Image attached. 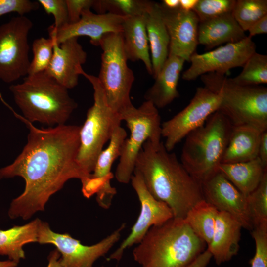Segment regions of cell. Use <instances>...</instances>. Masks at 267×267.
<instances>
[{
	"mask_svg": "<svg viewBox=\"0 0 267 267\" xmlns=\"http://www.w3.org/2000/svg\"><path fill=\"white\" fill-rule=\"evenodd\" d=\"M12 111L29 128L28 141L13 162L0 169V180L15 177L24 179V190L12 201L8 215L12 219L27 220L44 211L49 198L68 180L78 178L82 184L89 177L77 161L81 126L38 128Z\"/></svg>",
	"mask_w": 267,
	"mask_h": 267,
	"instance_id": "obj_1",
	"label": "cell"
},
{
	"mask_svg": "<svg viewBox=\"0 0 267 267\" xmlns=\"http://www.w3.org/2000/svg\"><path fill=\"white\" fill-rule=\"evenodd\" d=\"M135 170L157 200L171 209L173 218L184 219L188 211L204 200L201 183L191 176L164 142L154 146L147 140L137 157Z\"/></svg>",
	"mask_w": 267,
	"mask_h": 267,
	"instance_id": "obj_2",
	"label": "cell"
},
{
	"mask_svg": "<svg viewBox=\"0 0 267 267\" xmlns=\"http://www.w3.org/2000/svg\"><path fill=\"white\" fill-rule=\"evenodd\" d=\"M207 244L183 219L151 227L133 254L142 267H187Z\"/></svg>",
	"mask_w": 267,
	"mask_h": 267,
	"instance_id": "obj_3",
	"label": "cell"
},
{
	"mask_svg": "<svg viewBox=\"0 0 267 267\" xmlns=\"http://www.w3.org/2000/svg\"><path fill=\"white\" fill-rule=\"evenodd\" d=\"M9 90L23 117L32 123L64 125L78 106L68 89L45 71L28 75Z\"/></svg>",
	"mask_w": 267,
	"mask_h": 267,
	"instance_id": "obj_4",
	"label": "cell"
},
{
	"mask_svg": "<svg viewBox=\"0 0 267 267\" xmlns=\"http://www.w3.org/2000/svg\"><path fill=\"white\" fill-rule=\"evenodd\" d=\"M232 125L220 111L185 138L180 162L201 183L219 171Z\"/></svg>",
	"mask_w": 267,
	"mask_h": 267,
	"instance_id": "obj_5",
	"label": "cell"
},
{
	"mask_svg": "<svg viewBox=\"0 0 267 267\" xmlns=\"http://www.w3.org/2000/svg\"><path fill=\"white\" fill-rule=\"evenodd\" d=\"M204 87L221 96L218 110L232 126L249 125L267 130V88L243 86L225 75L209 73L200 76Z\"/></svg>",
	"mask_w": 267,
	"mask_h": 267,
	"instance_id": "obj_6",
	"label": "cell"
},
{
	"mask_svg": "<svg viewBox=\"0 0 267 267\" xmlns=\"http://www.w3.org/2000/svg\"><path fill=\"white\" fill-rule=\"evenodd\" d=\"M80 73L89 81L93 89V104L88 109L86 120L81 126L77 158L80 168L89 177L104 145L122 121L120 114L109 106L97 77L86 73L83 69Z\"/></svg>",
	"mask_w": 267,
	"mask_h": 267,
	"instance_id": "obj_7",
	"label": "cell"
},
{
	"mask_svg": "<svg viewBox=\"0 0 267 267\" xmlns=\"http://www.w3.org/2000/svg\"><path fill=\"white\" fill-rule=\"evenodd\" d=\"M102 53L97 77L110 107L119 114L133 106L130 93L134 81L127 64L122 33L104 35L99 43Z\"/></svg>",
	"mask_w": 267,
	"mask_h": 267,
	"instance_id": "obj_8",
	"label": "cell"
},
{
	"mask_svg": "<svg viewBox=\"0 0 267 267\" xmlns=\"http://www.w3.org/2000/svg\"><path fill=\"white\" fill-rule=\"evenodd\" d=\"M130 131L125 140L115 178L120 183L127 184L135 169L137 157L143 144L149 140L156 146L161 143V117L158 109L150 101L145 100L139 107L134 105L120 114Z\"/></svg>",
	"mask_w": 267,
	"mask_h": 267,
	"instance_id": "obj_9",
	"label": "cell"
},
{
	"mask_svg": "<svg viewBox=\"0 0 267 267\" xmlns=\"http://www.w3.org/2000/svg\"><path fill=\"white\" fill-rule=\"evenodd\" d=\"M33 27L25 16L12 17L0 26V80L12 83L28 74V36Z\"/></svg>",
	"mask_w": 267,
	"mask_h": 267,
	"instance_id": "obj_10",
	"label": "cell"
},
{
	"mask_svg": "<svg viewBox=\"0 0 267 267\" xmlns=\"http://www.w3.org/2000/svg\"><path fill=\"white\" fill-rule=\"evenodd\" d=\"M125 226V223H123L98 243L88 246L81 244L80 240L68 233L60 234L53 231L47 222L41 221L37 242L55 246L61 255L59 261L64 267H92L95 261L104 256L119 240L121 232Z\"/></svg>",
	"mask_w": 267,
	"mask_h": 267,
	"instance_id": "obj_11",
	"label": "cell"
},
{
	"mask_svg": "<svg viewBox=\"0 0 267 267\" xmlns=\"http://www.w3.org/2000/svg\"><path fill=\"white\" fill-rule=\"evenodd\" d=\"M221 96L206 88L198 87L189 103L172 118L161 124L164 145L171 152L190 133L203 125L218 110Z\"/></svg>",
	"mask_w": 267,
	"mask_h": 267,
	"instance_id": "obj_12",
	"label": "cell"
},
{
	"mask_svg": "<svg viewBox=\"0 0 267 267\" xmlns=\"http://www.w3.org/2000/svg\"><path fill=\"white\" fill-rule=\"evenodd\" d=\"M256 48L252 38L247 36L238 42L226 44L204 53L194 52L189 61L191 65L182 78L190 81L209 73L225 75L232 68L242 67L256 52Z\"/></svg>",
	"mask_w": 267,
	"mask_h": 267,
	"instance_id": "obj_13",
	"label": "cell"
},
{
	"mask_svg": "<svg viewBox=\"0 0 267 267\" xmlns=\"http://www.w3.org/2000/svg\"><path fill=\"white\" fill-rule=\"evenodd\" d=\"M131 181L140 203V214L130 234L111 254L108 260L119 261L125 250L139 243L151 227L161 224L173 218L171 209L166 203L156 199L150 194L141 174L135 169Z\"/></svg>",
	"mask_w": 267,
	"mask_h": 267,
	"instance_id": "obj_14",
	"label": "cell"
},
{
	"mask_svg": "<svg viewBox=\"0 0 267 267\" xmlns=\"http://www.w3.org/2000/svg\"><path fill=\"white\" fill-rule=\"evenodd\" d=\"M204 200L218 211L231 215L242 228L251 231L253 225L246 197L219 171L201 183Z\"/></svg>",
	"mask_w": 267,
	"mask_h": 267,
	"instance_id": "obj_15",
	"label": "cell"
},
{
	"mask_svg": "<svg viewBox=\"0 0 267 267\" xmlns=\"http://www.w3.org/2000/svg\"><path fill=\"white\" fill-rule=\"evenodd\" d=\"M160 7L170 38L168 55L189 62L198 44L197 15L193 11H186L179 7L171 9L162 4Z\"/></svg>",
	"mask_w": 267,
	"mask_h": 267,
	"instance_id": "obj_16",
	"label": "cell"
},
{
	"mask_svg": "<svg viewBox=\"0 0 267 267\" xmlns=\"http://www.w3.org/2000/svg\"><path fill=\"white\" fill-rule=\"evenodd\" d=\"M125 17L111 13L98 14L90 9L84 10L76 22L68 24L55 29L51 25L48 28L49 37L57 44L65 40L81 36L90 39V43L99 46L102 37L111 33H122Z\"/></svg>",
	"mask_w": 267,
	"mask_h": 267,
	"instance_id": "obj_17",
	"label": "cell"
},
{
	"mask_svg": "<svg viewBox=\"0 0 267 267\" xmlns=\"http://www.w3.org/2000/svg\"><path fill=\"white\" fill-rule=\"evenodd\" d=\"M87 58V53L78 38L67 39L59 45L54 41L52 59L45 72L68 89H71L78 85Z\"/></svg>",
	"mask_w": 267,
	"mask_h": 267,
	"instance_id": "obj_18",
	"label": "cell"
},
{
	"mask_svg": "<svg viewBox=\"0 0 267 267\" xmlns=\"http://www.w3.org/2000/svg\"><path fill=\"white\" fill-rule=\"evenodd\" d=\"M242 228L231 215L218 211L213 237L207 248L217 265L229 261L237 254Z\"/></svg>",
	"mask_w": 267,
	"mask_h": 267,
	"instance_id": "obj_19",
	"label": "cell"
},
{
	"mask_svg": "<svg viewBox=\"0 0 267 267\" xmlns=\"http://www.w3.org/2000/svg\"><path fill=\"white\" fill-rule=\"evenodd\" d=\"M185 62L179 57L168 55L154 84L146 91L145 100L151 102L158 109L167 106L178 98V80Z\"/></svg>",
	"mask_w": 267,
	"mask_h": 267,
	"instance_id": "obj_20",
	"label": "cell"
},
{
	"mask_svg": "<svg viewBox=\"0 0 267 267\" xmlns=\"http://www.w3.org/2000/svg\"><path fill=\"white\" fill-rule=\"evenodd\" d=\"M246 37L232 12L199 22L198 25V43L206 49H211L223 44L237 43Z\"/></svg>",
	"mask_w": 267,
	"mask_h": 267,
	"instance_id": "obj_21",
	"label": "cell"
},
{
	"mask_svg": "<svg viewBox=\"0 0 267 267\" xmlns=\"http://www.w3.org/2000/svg\"><path fill=\"white\" fill-rule=\"evenodd\" d=\"M146 14L125 17L123 23V43L127 60H140L152 75V66L146 28Z\"/></svg>",
	"mask_w": 267,
	"mask_h": 267,
	"instance_id": "obj_22",
	"label": "cell"
},
{
	"mask_svg": "<svg viewBox=\"0 0 267 267\" xmlns=\"http://www.w3.org/2000/svg\"><path fill=\"white\" fill-rule=\"evenodd\" d=\"M147 31L151 59L152 76L158 75L169 55L170 38L163 19L160 3H153L146 14Z\"/></svg>",
	"mask_w": 267,
	"mask_h": 267,
	"instance_id": "obj_23",
	"label": "cell"
},
{
	"mask_svg": "<svg viewBox=\"0 0 267 267\" xmlns=\"http://www.w3.org/2000/svg\"><path fill=\"white\" fill-rule=\"evenodd\" d=\"M262 132L249 125L232 126L221 163L244 162L257 158Z\"/></svg>",
	"mask_w": 267,
	"mask_h": 267,
	"instance_id": "obj_24",
	"label": "cell"
},
{
	"mask_svg": "<svg viewBox=\"0 0 267 267\" xmlns=\"http://www.w3.org/2000/svg\"><path fill=\"white\" fill-rule=\"evenodd\" d=\"M127 134L124 128L120 126L116 127L109 140L106 149L102 150L96 160L93 172L90 176L97 179L103 184L100 193L104 195H111L116 192V189L111 185L113 175L111 167L115 160L120 157Z\"/></svg>",
	"mask_w": 267,
	"mask_h": 267,
	"instance_id": "obj_25",
	"label": "cell"
},
{
	"mask_svg": "<svg viewBox=\"0 0 267 267\" xmlns=\"http://www.w3.org/2000/svg\"><path fill=\"white\" fill-rule=\"evenodd\" d=\"M219 171L246 197L253 191L267 172L259 158L247 162L221 163Z\"/></svg>",
	"mask_w": 267,
	"mask_h": 267,
	"instance_id": "obj_26",
	"label": "cell"
},
{
	"mask_svg": "<svg viewBox=\"0 0 267 267\" xmlns=\"http://www.w3.org/2000/svg\"><path fill=\"white\" fill-rule=\"evenodd\" d=\"M41 220L36 218L23 225H15L6 230L0 229V255L19 263L25 257L23 249L27 243L38 241Z\"/></svg>",
	"mask_w": 267,
	"mask_h": 267,
	"instance_id": "obj_27",
	"label": "cell"
},
{
	"mask_svg": "<svg viewBox=\"0 0 267 267\" xmlns=\"http://www.w3.org/2000/svg\"><path fill=\"white\" fill-rule=\"evenodd\" d=\"M218 210L204 200L193 206L184 220L193 231L208 246L215 227Z\"/></svg>",
	"mask_w": 267,
	"mask_h": 267,
	"instance_id": "obj_28",
	"label": "cell"
},
{
	"mask_svg": "<svg viewBox=\"0 0 267 267\" xmlns=\"http://www.w3.org/2000/svg\"><path fill=\"white\" fill-rule=\"evenodd\" d=\"M153 1L145 0H94L98 14L111 13L123 17L145 15Z\"/></svg>",
	"mask_w": 267,
	"mask_h": 267,
	"instance_id": "obj_29",
	"label": "cell"
},
{
	"mask_svg": "<svg viewBox=\"0 0 267 267\" xmlns=\"http://www.w3.org/2000/svg\"><path fill=\"white\" fill-rule=\"evenodd\" d=\"M243 69L232 81L243 86H259L267 83V56L253 54L243 65Z\"/></svg>",
	"mask_w": 267,
	"mask_h": 267,
	"instance_id": "obj_30",
	"label": "cell"
},
{
	"mask_svg": "<svg viewBox=\"0 0 267 267\" xmlns=\"http://www.w3.org/2000/svg\"><path fill=\"white\" fill-rule=\"evenodd\" d=\"M246 199L253 229L267 228V172Z\"/></svg>",
	"mask_w": 267,
	"mask_h": 267,
	"instance_id": "obj_31",
	"label": "cell"
},
{
	"mask_svg": "<svg viewBox=\"0 0 267 267\" xmlns=\"http://www.w3.org/2000/svg\"><path fill=\"white\" fill-rule=\"evenodd\" d=\"M232 14L242 29L248 31L254 23L267 15V0H236Z\"/></svg>",
	"mask_w": 267,
	"mask_h": 267,
	"instance_id": "obj_32",
	"label": "cell"
},
{
	"mask_svg": "<svg viewBox=\"0 0 267 267\" xmlns=\"http://www.w3.org/2000/svg\"><path fill=\"white\" fill-rule=\"evenodd\" d=\"M54 41L49 37H40L32 44L33 57L30 62L28 75L45 71L48 68L53 52Z\"/></svg>",
	"mask_w": 267,
	"mask_h": 267,
	"instance_id": "obj_33",
	"label": "cell"
},
{
	"mask_svg": "<svg viewBox=\"0 0 267 267\" xmlns=\"http://www.w3.org/2000/svg\"><path fill=\"white\" fill-rule=\"evenodd\" d=\"M235 0H198L192 11L199 22L232 12Z\"/></svg>",
	"mask_w": 267,
	"mask_h": 267,
	"instance_id": "obj_34",
	"label": "cell"
},
{
	"mask_svg": "<svg viewBox=\"0 0 267 267\" xmlns=\"http://www.w3.org/2000/svg\"><path fill=\"white\" fill-rule=\"evenodd\" d=\"M38 2L47 14L53 16L54 23L52 26L54 29L61 28L69 24L65 0H38Z\"/></svg>",
	"mask_w": 267,
	"mask_h": 267,
	"instance_id": "obj_35",
	"label": "cell"
},
{
	"mask_svg": "<svg viewBox=\"0 0 267 267\" xmlns=\"http://www.w3.org/2000/svg\"><path fill=\"white\" fill-rule=\"evenodd\" d=\"M251 233L256 246L251 267H267V228H253Z\"/></svg>",
	"mask_w": 267,
	"mask_h": 267,
	"instance_id": "obj_36",
	"label": "cell"
},
{
	"mask_svg": "<svg viewBox=\"0 0 267 267\" xmlns=\"http://www.w3.org/2000/svg\"><path fill=\"white\" fill-rule=\"evenodd\" d=\"M38 2L29 0H0V17L16 12L19 16L37 10L39 7Z\"/></svg>",
	"mask_w": 267,
	"mask_h": 267,
	"instance_id": "obj_37",
	"label": "cell"
},
{
	"mask_svg": "<svg viewBox=\"0 0 267 267\" xmlns=\"http://www.w3.org/2000/svg\"><path fill=\"white\" fill-rule=\"evenodd\" d=\"M69 19V24L77 22L82 12L92 8L94 0H65Z\"/></svg>",
	"mask_w": 267,
	"mask_h": 267,
	"instance_id": "obj_38",
	"label": "cell"
},
{
	"mask_svg": "<svg viewBox=\"0 0 267 267\" xmlns=\"http://www.w3.org/2000/svg\"><path fill=\"white\" fill-rule=\"evenodd\" d=\"M249 37H252L267 33V15L264 16L255 23L248 29Z\"/></svg>",
	"mask_w": 267,
	"mask_h": 267,
	"instance_id": "obj_39",
	"label": "cell"
},
{
	"mask_svg": "<svg viewBox=\"0 0 267 267\" xmlns=\"http://www.w3.org/2000/svg\"><path fill=\"white\" fill-rule=\"evenodd\" d=\"M258 158L263 166L267 168V130L262 132L259 146Z\"/></svg>",
	"mask_w": 267,
	"mask_h": 267,
	"instance_id": "obj_40",
	"label": "cell"
},
{
	"mask_svg": "<svg viewBox=\"0 0 267 267\" xmlns=\"http://www.w3.org/2000/svg\"><path fill=\"white\" fill-rule=\"evenodd\" d=\"M212 258L211 253L206 249L187 267H206Z\"/></svg>",
	"mask_w": 267,
	"mask_h": 267,
	"instance_id": "obj_41",
	"label": "cell"
},
{
	"mask_svg": "<svg viewBox=\"0 0 267 267\" xmlns=\"http://www.w3.org/2000/svg\"><path fill=\"white\" fill-rule=\"evenodd\" d=\"M60 254L57 250L51 252L48 257V263L47 267H64L60 263Z\"/></svg>",
	"mask_w": 267,
	"mask_h": 267,
	"instance_id": "obj_42",
	"label": "cell"
},
{
	"mask_svg": "<svg viewBox=\"0 0 267 267\" xmlns=\"http://www.w3.org/2000/svg\"><path fill=\"white\" fill-rule=\"evenodd\" d=\"M198 0H179V8L186 11H192Z\"/></svg>",
	"mask_w": 267,
	"mask_h": 267,
	"instance_id": "obj_43",
	"label": "cell"
},
{
	"mask_svg": "<svg viewBox=\"0 0 267 267\" xmlns=\"http://www.w3.org/2000/svg\"><path fill=\"white\" fill-rule=\"evenodd\" d=\"M162 4L169 9H176L179 7V0H164Z\"/></svg>",
	"mask_w": 267,
	"mask_h": 267,
	"instance_id": "obj_44",
	"label": "cell"
},
{
	"mask_svg": "<svg viewBox=\"0 0 267 267\" xmlns=\"http://www.w3.org/2000/svg\"><path fill=\"white\" fill-rule=\"evenodd\" d=\"M18 263L10 260L0 261V267H16Z\"/></svg>",
	"mask_w": 267,
	"mask_h": 267,
	"instance_id": "obj_45",
	"label": "cell"
},
{
	"mask_svg": "<svg viewBox=\"0 0 267 267\" xmlns=\"http://www.w3.org/2000/svg\"></svg>",
	"mask_w": 267,
	"mask_h": 267,
	"instance_id": "obj_46",
	"label": "cell"
}]
</instances>
